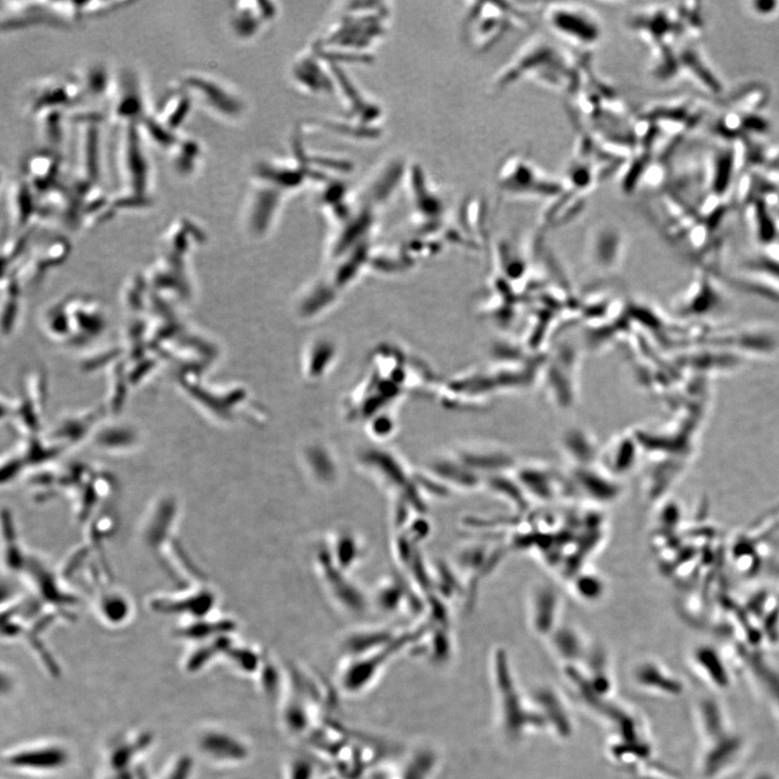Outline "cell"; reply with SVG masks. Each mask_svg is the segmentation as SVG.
<instances>
[{
	"mask_svg": "<svg viewBox=\"0 0 779 779\" xmlns=\"http://www.w3.org/2000/svg\"><path fill=\"white\" fill-rule=\"evenodd\" d=\"M69 111L51 109L39 112L33 118L39 140L44 148L62 151L69 123Z\"/></svg>",
	"mask_w": 779,
	"mask_h": 779,
	"instance_id": "obj_14",
	"label": "cell"
},
{
	"mask_svg": "<svg viewBox=\"0 0 779 779\" xmlns=\"http://www.w3.org/2000/svg\"><path fill=\"white\" fill-rule=\"evenodd\" d=\"M541 16L554 36L574 47L591 49L603 38V23L597 11L585 4L551 3Z\"/></svg>",
	"mask_w": 779,
	"mask_h": 779,
	"instance_id": "obj_4",
	"label": "cell"
},
{
	"mask_svg": "<svg viewBox=\"0 0 779 779\" xmlns=\"http://www.w3.org/2000/svg\"><path fill=\"white\" fill-rule=\"evenodd\" d=\"M74 74L83 87L86 100L107 103L114 81V72L107 63L87 61Z\"/></svg>",
	"mask_w": 779,
	"mask_h": 779,
	"instance_id": "obj_12",
	"label": "cell"
},
{
	"mask_svg": "<svg viewBox=\"0 0 779 779\" xmlns=\"http://www.w3.org/2000/svg\"><path fill=\"white\" fill-rule=\"evenodd\" d=\"M580 71L572 57L544 37L531 39L495 79V88L505 90L532 82L558 91H572L580 83Z\"/></svg>",
	"mask_w": 779,
	"mask_h": 779,
	"instance_id": "obj_2",
	"label": "cell"
},
{
	"mask_svg": "<svg viewBox=\"0 0 779 779\" xmlns=\"http://www.w3.org/2000/svg\"><path fill=\"white\" fill-rule=\"evenodd\" d=\"M5 200L12 221L19 224L42 210L38 196L23 176L9 180Z\"/></svg>",
	"mask_w": 779,
	"mask_h": 779,
	"instance_id": "obj_11",
	"label": "cell"
},
{
	"mask_svg": "<svg viewBox=\"0 0 779 779\" xmlns=\"http://www.w3.org/2000/svg\"><path fill=\"white\" fill-rule=\"evenodd\" d=\"M176 83L189 92L195 105H201L209 113L232 116L239 107L229 90L209 73L189 71L183 73Z\"/></svg>",
	"mask_w": 779,
	"mask_h": 779,
	"instance_id": "obj_8",
	"label": "cell"
},
{
	"mask_svg": "<svg viewBox=\"0 0 779 779\" xmlns=\"http://www.w3.org/2000/svg\"><path fill=\"white\" fill-rule=\"evenodd\" d=\"M86 101L85 92L76 75L55 74L38 79L26 92L23 109L34 117L51 109L73 111Z\"/></svg>",
	"mask_w": 779,
	"mask_h": 779,
	"instance_id": "obj_7",
	"label": "cell"
},
{
	"mask_svg": "<svg viewBox=\"0 0 779 779\" xmlns=\"http://www.w3.org/2000/svg\"><path fill=\"white\" fill-rule=\"evenodd\" d=\"M191 771L192 760L187 757H183L177 762L176 767L173 769V771H171L166 779H189Z\"/></svg>",
	"mask_w": 779,
	"mask_h": 779,
	"instance_id": "obj_16",
	"label": "cell"
},
{
	"mask_svg": "<svg viewBox=\"0 0 779 779\" xmlns=\"http://www.w3.org/2000/svg\"><path fill=\"white\" fill-rule=\"evenodd\" d=\"M63 166L62 151L42 147L25 157L22 176L41 200L63 187Z\"/></svg>",
	"mask_w": 779,
	"mask_h": 779,
	"instance_id": "obj_9",
	"label": "cell"
},
{
	"mask_svg": "<svg viewBox=\"0 0 779 779\" xmlns=\"http://www.w3.org/2000/svg\"><path fill=\"white\" fill-rule=\"evenodd\" d=\"M68 760V752L61 747L50 746L19 751L8 758V764L17 769L51 771L63 768Z\"/></svg>",
	"mask_w": 779,
	"mask_h": 779,
	"instance_id": "obj_13",
	"label": "cell"
},
{
	"mask_svg": "<svg viewBox=\"0 0 779 779\" xmlns=\"http://www.w3.org/2000/svg\"><path fill=\"white\" fill-rule=\"evenodd\" d=\"M167 154L175 173L181 178H189L200 168L203 150L200 141L181 134Z\"/></svg>",
	"mask_w": 779,
	"mask_h": 779,
	"instance_id": "obj_15",
	"label": "cell"
},
{
	"mask_svg": "<svg viewBox=\"0 0 779 779\" xmlns=\"http://www.w3.org/2000/svg\"><path fill=\"white\" fill-rule=\"evenodd\" d=\"M195 103L189 92L175 83L162 98L154 116L171 131L180 132L191 115Z\"/></svg>",
	"mask_w": 779,
	"mask_h": 779,
	"instance_id": "obj_10",
	"label": "cell"
},
{
	"mask_svg": "<svg viewBox=\"0 0 779 779\" xmlns=\"http://www.w3.org/2000/svg\"><path fill=\"white\" fill-rule=\"evenodd\" d=\"M531 13L509 3H477L467 15L466 30L471 45L478 51L494 47L513 29L526 28Z\"/></svg>",
	"mask_w": 779,
	"mask_h": 779,
	"instance_id": "obj_5",
	"label": "cell"
},
{
	"mask_svg": "<svg viewBox=\"0 0 779 779\" xmlns=\"http://www.w3.org/2000/svg\"><path fill=\"white\" fill-rule=\"evenodd\" d=\"M108 166L115 181V209L148 206L153 200V168L138 125L112 127Z\"/></svg>",
	"mask_w": 779,
	"mask_h": 779,
	"instance_id": "obj_1",
	"label": "cell"
},
{
	"mask_svg": "<svg viewBox=\"0 0 779 779\" xmlns=\"http://www.w3.org/2000/svg\"><path fill=\"white\" fill-rule=\"evenodd\" d=\"M104 110L112 127L139 126L153 114L147 88L135 69L125 66L114 72L112 89Z\"/></svg>",
	"mask_w": 779,
	"mask_h": 779,
	"instance_id": "obj_6",
	"label": "cell"
},
{
	"mask_svg": "<svg viewBox=\"0 0 779 779\" xmlns=\"http://www.w3.org/2000/svg\"><path fill=\"white\" fill-rule=\"evenodd\" d=\"M496 181L504 195L527 200H556L564 188L563 181L522 154L504 158L497 169Z\"/></svg>",
	"mask_w": 779,
	"mask_h": 779,
	"instance_id": "obj_3",
	"label": "cell"
}]
</instances>
